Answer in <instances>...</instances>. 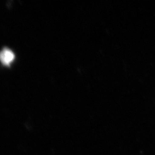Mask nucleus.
Returning a JSON list of instances; mask_svg holds the SVG:
<instances>
[{
	"label": "nucleus",
	"instance_id": "nucleus-1",
	"mask_svg": "<svg viewBox=\"0 0 155 155\" xmlns=\"http://www.w3.org/2000/svg\"><path fill=\"white\" fill-rule=\"evenodd\" d=\"M15 59V54L13 51L8 48H4L0 52V61L6 65L9 66Z\"/></svg>",
	"mask_w": 155,
	"mask_h": 155
}]
</instances>
